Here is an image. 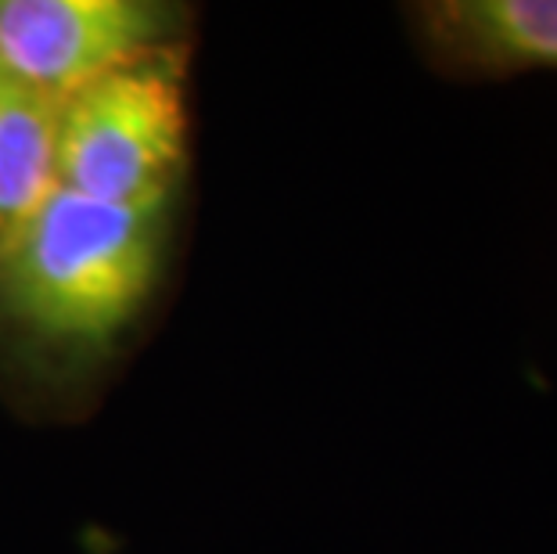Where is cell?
<instances>
[{
  "instance_id": "1",
  "label": "cell",
  "mask_w": 557,
  "mask_h": 554,
  "mask_svg": "<svg viewBox=\"0 0 557 554\" xmlns=\"http://www.w3.org/2000/svg\"><path fill=\"white\" fill-rule=\"evenodd\" d=\"M170 202L115 206L54 187L0 242V313L51 349L120 338L159 281Z\"/></svg>"
},
{
  "instance_id": "2",
  "label": "cell",
  "mask_w": 557,
  "mask_h": 554,
  "mask_svg": "<svg viewBox=\"0 0 557 554\" xmlns=\"http://www.w3.org/2000/svg\"><path fill=\"white\" fill-rule=\"evenodd\" d=\"M187 151L176 47L94 79L58 104L54 181L115 206L170 202Z\"/></svg>"
},
{
  "instance_id": "3",
  "label": "cell",
  "mask_w": 557,
  "mask_h": 554,
  "mask_svg": "<svg viewBox=\"0 0 557 554\" xmlns=\"http://www.w3.org/2000/svg\"><path fill=\"white\" fill-rule=\"evenodd\" d=\"M176 11L148 0H0V73L62 104L69 94L170 51Z\"/></svg>"
},
{
  "instance_id": "4",
  "label": "cell",
  "mask_w": 557,
  "mask_h": 554,
  "mask_svg": "<svg viewBox=\"0 0 557 554\" xmlns=\"http://www.w3.org/2000/svg\"><path fill=\"white\" fill-rule=\"evenodd\" d=\"M407 15L424 58L446 76L557 73V0H429Z\"/></svg>"
},
{
  "instance_id": "5",
  "label": "cell",
  "mask_w": 557,
  "mask_h": 554,
  "mask_svg": "<svg viewBox=\"0 0 557 554\" xmlns=\"http://www.w3.org/2000/svg\"><path fill=\"white\" fill-rule=\"evenodd\" d=\"M58 104L0 73V242L54 192Z\"/></svg>"
}]
</instances>
